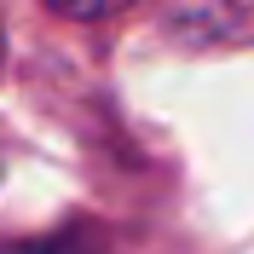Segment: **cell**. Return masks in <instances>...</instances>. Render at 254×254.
<instances>
[{"label": "cell", "instance_id": "cell-1", "mask_svg": "<svg viewBox=\"0 0 254 254\" xmlns=\"http://www.w3.org/2000/svg\"><path fill=\"white\" fill-rule=\"evenodd\" d=\"M52 12H64V17H104V12H116V6H127V0H47Z\"/></svg>", "mask_w": 254, "mask_h": 254}, {"label": "cell", "instance_id": "cell-2", "mask_svg": "<svg viewBox=\"0 0 254 254\" xmlns=\"http://www.w3.org/2000/svg\"><path fill=\"white\" fill-rule=\"evenodd\" d=\"M0 52H6V35H0Z\"/></svg>", "mask_w": 254, "mask_h": 254}]
</instances>
